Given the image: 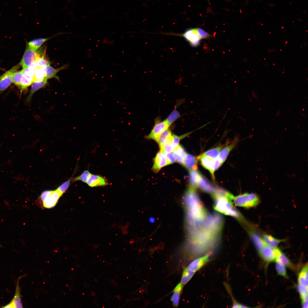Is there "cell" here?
<instances>
[{
	"label": "cell",
	"mask_w": 308,
	"mask_h": 308,
	"mask_svg": "<svg viewBox=\"0 0 308 308\" xmlns=\"http://www.w3.org/2000/svg\"><path fill=\"white\" fill-rule=\"evenodd\" d=\"M237 140L238 139L235 138L231 144L226 146L220 151L217 158L222 163L225 161L230 151L237 143Z\"/></svg>",
	"instance_id": "17"
},
{
	"label": "cell",
	"mask_w": 308,
	"mask_h": 308,
	"mask_svg": "<svg viewBox=\"0 0 308 308\" xmlns=\"http://www.w3.org/2000/svg\"><path fill=\"white\" fill-rule=\"evenodd\" d=\"M252 240L257 250L260 253L267 245L263 238L258 233L252 232L250 234Z\"/></svg>",
	"instance_id": "15"
},
{
	"label": "cell",
	"mask_w": 308,
	"mask_h": 308,
	"mask_svg": "<svg viewBox=\"0 0 308 308\" xmlns=\"http://www.w3.org/2000/svg\"><path fill=\"white\" fill-rule=\"evenodd\" d=\"M211 253L208 252L194 260L190 263L188 268L195 272L198 271L208 262Z\"/></svg>",
	"instance_id": "9"
},
{
	"label": "cell",
	"mask_w": 308,
	"mask_h": 308,
	"mask_svg": "<svg viewBox=\"0 0 308 308\" xmlns=\"http://www.w3.org/2000/svg\"><path fill=\"white\" fill-rule=\"evenodd\" d=\"M299 285L308 287V266L307 264L300 272L298 278Z\"/></svg>",
	"instance_id": "22"
},
{
	"label": "cell",
	"mask_w": 308,
	"mask_h": 308,
	"mask_svg": "<svg viewBox=\"0 0 308 308\" xmlns=\"http://www.w3.org/2000/svg\"><path fill=\"white\" fill-rule=\"evenodd\" d=\"M222 148L221 146H218L207 151L202 155L213 159H217Z\"/></svg>",
	"instance_id": "30"
},
{
	"label": "cell",
	"mask_w": 308,
	"mask_h": 308,
	"mask_svg": "<svg viewBox=\"0 0 308 308\" xmlns=\"http://www.w3.org/2000/svg\"><path fill=\"white\" fill-rule=\"evenodd\" d=\"M198 29L202 39L210 37L209 34L203 29L199 28H198Z\"/></svg>",
	"instance_id": "45"
},
{
	"label": "cell",
	"mask_w": 308,
	"mask_h": 308,
	"mask_svg": "<svg viewBox=\"0 0 308 308\" xmlns=\"http://www.w3.org/2000/svg\"><path fill=\"white\" fill-rule=\"evenodd\" d=\"M36 62L37 67L42 68L44 66H50V62L44 58L43 56H41L36 52Z\"/></svg>",
	"instance_id": "32"
},
{
	"label": "cell",
	"mask_w": 308,
	"mask_h": 308,
	"mask_svg": "<svg viewBox=\"0 0 308 308\" xmlns=\"http://www.w3.org/2000/svg\"><path fill=\"white\" fill-rule=\"evenodd\" d=\"M34 72L33 82L41 81L46 78V73L42 68L37 67L34 70Z\"/></svg>",
	"instance_id": "31"
},
{
	"label": "cell",
	"mask_w": 308,
	"mask_h": 308,
	"mask_svg": "<svg viewBox=\"0 0 308 308\" xmlns=\"http://www.w3.org/2000/svg\"><path fill=\"white\" fill-rule=\"evenodd\" d=\"M56 189L52 191L50 195L42 202L44 208H50L54 207L60 198L62 196Z\"/></svg>",
	"instance_id": "11"
},
{
	"label": "cell",
	"mask_w": 308,
	"mask_h": 308,
	"mask_svg": "<svg viewBox=\"0 0 308 308\" xmlns=\"http://www.w3.org/2000/svg\"><path fill=\"white\" fill-rule=\"evenodd\" d=\"M22 75L33 82L34 76V70L29 68H25L21 70Z\"/></svg>",
	"instance_id": "35"
},
{
	"label": "cell",
	"mask_w": 308,
	"mask_h": 308,
	"mask_svg": "<svg viewBox=\"0 0 308 308\" xmlns=\"http://www.w3.org/2000/svg\"><path fill=\"white\" fill-rule=\"evenodd\" d=\"M197 159L192 155L186 154L184 159L183 165L190 170L196 169Z\"/></svg>",
	"instance_id": "16"
},
{
	"label": "cell",
	"mask_w": 308,
	"mask_h": 308,
	"mask_svg": "<svg viewBox=\"0 0 308 308\" xmlns=\"http://www.w3.org/2000/svg\"><path fill=\"white\" fill-rule=\"evenodd\" d=\"M1 307L5 308H15V307H14V305H13V302H12V301H11L8 304H7V305H5V306L2 307Z\"/></svg>",
	"instance_id": "46"
},
{
	"label": "cell",
	"mask_w": 308,
	"mask_h": 308,
	"mask_svg": "<svg viewBox=\"0 0 308 308\" xmlns=\"http://www.w3.org/2000/svg\"><path fill=\"white\" fill-rule=\"evenodd\" d=\"M276 260L278 261L285 266L289 268H292V264L289 260L282 253Z\"/></svg>",
	"instance_id": "38"
},
{
	"label": "cell",
	"mask_w": 308,
	"mask_h": 308,
	"mask_svg": "<svg viewBox=\"0 0 308 308\" xmlns=\"http://www.w3.org/2000/svg\"><path fill=\"white\" fill-rule=\"evenodd\" d=\"M165 157L170 164L174 163L176 161V159L173 154L170 153H167L166 152H162Z\"/></svg>",
	"instance_id": "43"
},
{
	"label": "cell",
	"mask_w": 308,
	"mask_h": 308,
	"mask_svg": "<svg viewBox=\"0 0 308 308\" xmlns=\"http://www.w3.org/2000/svg\"><path fill=\"white\" fill-rule=\"evenodd\" d=\"M260 255L265 261L270 262L276 260L274 248L266 245L260 252Z\"/></svg>",
	"instance_id": "13"
},
{
	"label": "cell",
	"mask_w": 308,
	"mask_h": 308,
	"mask_svg": "<svg viewBox=\"0 0 308 308\" xmlns=\"http://www.w3.org/2000/svg\"><path fill=\"white\" fill-rule=\"evenodd\" d=\"M71 179H70L65 181L57 189L58 190L61 194L62 195L68 188L70 183Z\"/></svg>",
	"instance_id": "40"
},
{
	"label": "cell",
	"mask_w": 308,
	"mask_h": 308,
	"mask_svg": "<svg viewBox=\"0 0 308 308\" xmlns=\"http://www.w3.org/2000/svg\"><path fill=\"white\" fill-rule=\"evenodd\" d=\"M212 196L214 201V208L215 210L225 215L242 219L241 214L233 207L231 202L233 196L232 194L227 196L212 194Z\"/></svg>",
	"instance_id": "2"
},
{
	"label": "cell",
	"mask_w": 308,
	"mask_h": 308,
	"mask_svg": "<svg viewBox=\"0 0 308 308\" xmlns=\"http://www.w3.org/2000/svg\"><path fill=\"white\" fill-rule=\"evenodd\" d=\"M180 117V113L176 109H175L164 120L170 126Z\"/></svg>",
	"instance_id": "29"
},
{
	"label": "cell",
	"mask_w": 308,
	"mask_h": 308,
	"mask_svg": "<svg viewBox=\"0 0 308 308\" xmlns=\"http://www.w3.org/2000/svg\"><path fill=\"white\" fill-rule=\"evenodd\" d=\"M170 164L169 162L161 151L158 153L154 159L153 167L154 171L157 172L162 167Z\"/></svg>",
	"instance_id": "12"
},
{
	"label": "cell",
	"mask_w": 308,
	"mask_h": 308,
	"mask_svg": "<svg viewBox=\"0 0 308 308\" xmlns=\"http://www.w3.org/2000/svg\"><path fill=\"white\" fill-rule=\"evenodd\" d=\"M91 174L88 170H85L80 175L74 178L72 180L74 181H81L86 183Z\"/></svg>",
	"instance_id": "34"
},
{
	"label": "cell",
	"mask_w": 308,
	"mask_h": 308,
	"mask_svg": "<svg viewBox=\"0 0 308 308\" xmlns=\"http://www.w3.org/2000/svg\"><path fill=\"white\" fill-rule=\"evenodd\" d=\"M198 186L203 191L212 194L216 188L204 177L201 175L198 183Z\"/></svg>",
	"instance_id": "14"
},
{
	"label": "cell",
	"mask_w": 308,
	"mask_h": 308,
	"mask_svg": "<svg viewBox=\"0 0 308 308\" xmlns=\"http://www.w3.org/2000/svg\"><path fill=\"white\" fill-rule=\"evenodd\" d=\"M36 52L30 48L28 45L26 49L20 63L23 68H29L33 64L36 62Z\"/></svg>",
	"instance_id": "8"
},
{
	"label": "cell",
	"mask_w": 308,
	"mask_h": 308,
	"mask_svg": "<svg viewBox=\"0 0 308 308\" xmlns=\"http://www.w3.org/2000/svg\"><path fill=\"white\" fill-rule=\"evenodd\" d=\"M194 131L186 133L180 136L173 134L172 145L173 150H174L179 145V142L181 139L187 137Z\"/></svg>",
	"instance_id": "37"
},
{
	"label": "cell",
	"mask_w": 308,
	"mask_h": 308,
	"mask_svg": "<svg viewBox=\"0 0 308 308\" xmlns=\"http://www.w3.org/2000/svg\"><path fill=\"white\" fill-rule=\"evenodd\" d=\"M263 238L267 245L273 248H276L279 244L283 241L277 239L267 234H264Z\"/></svg>",
	"instance_id": "24"
},
{
	"label": "cell",
	"mask_w": 308,
	"mask_h": 308,
	"mask_svg": "<svg viewBox=\"0 0 308 308\" xmlns=\"http://www.w3.org/2000/svg\"><path fill=\"white\" fill-rule=\"evenodd\" d=\"M19 64L0 76V92L7 89L12 82L13 74L19 68Z\"/></svg>",
	"instance_id": "7"
},
{
	"label": "cell",
	"mask_w": 308,
	"mask_h": 308,
	"mask_svg": "<svg viewBox=\"0 0 308 308\" xmlns=\"http://www.w3.org/2000/svg\"><path fill=\"white\" fill-rule=\"evenodd\" d=\"M195 272L189 269L188 267L183 270L181 280L183 285L186 284L190 280Z\"/></svg>",
	"instance_id": "28"
},
{
	"label": "cell",
	"mask_w": 308,
	"mask_h": 308,
	"mask_svg": "<svg viewBox=\"0 0 308 308\" xmlns=\"http://www.w3.org/2000/svg\"><path fill=\"white\" fill-rule=\"evenodd\" d=\"M169 127L165 120L161 121L159 117H157L155 119L154 125L150 133L146 138L156 141L160 135Z\"/></svg>",
	"instance_id": "6"
},
{
	"label": "cell",
	"mask_w": 308,
	"mask_h": 308,
	"mask_svg": "<svg viewBox=\"0 0 308 308\" xmlns=\"http://www.w3.org/2000/svg\"><path fill=\"white\" fill-rule=\"evenodd\" d=\"M32 83V82L25 78L23 75L22 76L20 84V87L22 90L26 89Z\"/></svg>",
	"instance_id": "42"
},
{
	"label": "cell",
	"mask_w": 308,
	"mask_h": 308,
	"mask_svg": "<svg viewBox=\"0 0 308 308\" xmlns=\"http://www.w3.org/2000/svg\"><path fill=\"white\" fill-rule=\"evenodd\" d=\"M22 76L21 71L15 72L13 75L12 82L16 85L20 86Z\"/></svg>",
	"instance_id": "41"
},
{
	"label": "cell",
	"mask_w": 308,
	"mask_h": 308,
	"mask_svg": "<svg viewBox=\"0 0 308 308\" xmlns=\"http://www.w3.org/2000/svg\"><path fill=\"white\" fill-rule=\"evenodd\" d=\"M173 134L171 131L168 128L160 135L156 141L158 143L160 146L171 138L172 137Z\"/></svg>",
	"instance_id": "25"
},
{
	"label": "cell",
	"mask_w": 308,
	"mask_h": 308,
	"mask_svg": "<svg viewBox=\"0 0 308 308\" xmlns=\"http://www.w3.org/2000/svg\"><path fill=\"white\" fill-rule=\"evenodd\" d=\"M191 46L195 47L198 46L202 38L198 28L190 29L180 35Z\"/></svg>",
	"instance_id": "5"
},
{
	"label": "cell",
	"mask_w": 308,
	"mask_h": 308,
	"mask_svg": "<svg viewBox=\"0 0 308 308\" xmlns=\"http://www.w3.org/2000/svg\"><path fill=\"white\" fill-rule=\"evenodd\" d=\"M47 79L45 78L42 80L34 82L32 83L31 90L27 100L28 102L31 101L33 94L36 91L45 86L47 83Z\"/></svg>",
	"instance_id": "19"
},
{
	"label": "cell",
	"mask_w": 308,
	"mask_h": 308,
	"mask_svg": "<svg viewBox=\"0 0 308 308\" xmlns=\"http://www.w3.org/2000/svg\"><path fill=\"white\" fill-rule=\"evenodd\" d=\"M67 65L63 66L58 68H54L50 66H46L42 68L46 73V78L47 79L55 78L57 79L58 78L56 76L57 73L59 71L66 68Z\"/></svg>",
	"instance_id": "18"
},
{
	"label": "cell",
	"mask_w": 308,
	"mask_h": 308,
	"mask_svg": "<svg viewBox=\"0 0 308 308\" xmlns=\"http://www.w3.org/2000/svg\"><path fill=\"white\" fill-rule=\"evenodd\" d=\"M201 165L210 173L212 179H214V173L222 164L218 159H213L201 155L197 157Z\"/></svg>",
	"instance_id": "4"
},
{
	"label": "cell",
	"mask_w": 308,
	"mask_h": 308,
	"mask_svg": "<svg viewBox=\"0 0 308 308\" xmlns=\"http://www.w3.org/2000/svg\"><path fill=\"white\" fill-rule=\"evenodd\" d=\"M232 200L236 206L247 208L257 205L259 199L256 194L246 193L236 196H233Z\"/></svg>",
	"instance_id": "3"
},
{
	"label": "cell",
	"mask_w": 308,
	"mask_h": 308,
	"mask_svg": "<svg viewBox=\"0 0 308 308\" xmlns=\"http://www.w3.org/2000/svg\"><path fill=\"white\" fill-rule=\"evenodd\" d=\"M86 183L91 187H104L109 184L107 179L99 175L91 174Z\"/></svg>",
	"instance_id": "10"
},
{
	"label": "cell",
	"mask_w": 308,
	"mask_h": 308,
	"mask_svg": "<svg viewBox=\"0 0 308 308\" xmlns=\"http://www.w3.org/2000/svg\"><path fill=\"white\" fill-rule=\"evenodd\" d=\"M172 153L176 161L179 163L183 165L184 159L186 153L183 147L180 145H179Z\"/></svg>",
	"instance_id": "20"
},
{
	"label": "cell",
	"mask_w": 308,
	"mask_h": 308,
	"mask_svg": "<svg viewBox=\"0 0 308 308\" xmlns=\"http://www.w3.org/2000/svg\"><path fill=\"white\" fill-rule=\"evenodd\" d=\"M201 174L196 169L190 170L189 172V183L191 187L195 188Z\"/></svg>",
	"instance_id": "23"
},
{
	"label": "cell",
	"mask_w": 308,
	"mask_h": 308,
	"mask_svg": "<svg viewBox=\"0 0 308 308\" xmlns=\"http://www.w3.org/2000/svg\"><path fill=\"white\" fill-rule=\"evenodd\" d=\"M302 303L303 307V308H307L308 307V298L305 300L302 301Z\"/></svg>",
	"instance_id": "47"
},
{
	"label": "cell",
	"mask_w": 308,
	"mask_h": 308,
	"mask_svg": "<svg viewBox=\"0 0 308 308\" xmlns=\"http://www.w3.org/2000/svg\"><path fill=\"white\" fill-rule=\"evenodd\" d=\"M173 136L169 140L163 145L160 146V151L161 152L170 153L173 151L172 147Z\"/></svg>",
	"instance_id": "33"
},
{
	"label": "cell",
	"mask_w": 308,
	"mask_h": 308,
	"mask_svg": "<svg viewBox=\"0 0 308 308\" xmlns=\"http://www.w3.org/2000/svg\"><path fill=\"white\" fill-rule=\"evenodd\" d=\"M52 190H46L43 192L40 196V200L43 202L50 194Z\"/></svg>",
	"instance_id": "44"
},
{
	"label": "cell",
	"mask_w": 308,
	"mask_h": 308,
	"mask_svg": "<svg viewBox=\"0 0 308 308\" xmlns=\"http://www.w3.org/2000/svg\"><path fill=\"white\" fill-rule=\"evenodd\" d=\"M276 268L278 274L285 277L287 278L285 266L277 260H276Z\"/></svg>",
	"instance_id": "36"
},
{
	"label": "cell",
	"mask_w": 308,
	"mask_h": 308,
	"mask_svg": "<svg viewBox=\"0 0 308 308\" xmlns=\"http://www.w3.org/2000/svg\"><path fill=\"white\" fill-rule=\"evenodd\" d=\"M22 277H19L17 281L15 295L11 301L15 308L23 307L21 298V288L19 285V280Z\"/></svg>",
	"instance_id": "21"
},
{
	"label": "cell",
	"mask_w": 308,
	"mask_h": 308,
	"mask_svg": "<svg viewBox=\"0 0 308 308\" xmlns=\"http://www.w3.org/2000/svg\"><path fill=\"white\" fill-rule=\"evenodd\" d=\"M195 189L190 187L185 195L188 212V220L190 224L201 222L206 216V210Z\"/></svg>",
	"instance_id": "1"
},
{
	"label": "cell",
	"mask_w": 308,
	"mask_h": 308,
	"mask_svg": "<svg viewBox=\"0 0 308 308\" xmlns=\"http://www.w3.org/2000/svg\"><path fill=\"white\" fill-rule=\"evenodd\" d=\"M297 289L300 295L302 301L308 298V287L298 285Z\"/></svg>",
	"instance_id": "39"
},
{
	"label": "cell",
	"mask_w": 308,
	"mask_h": 308,
	"mask_svg": "<svg viewBox=\"0 0 308 308\" xmlns=\"http://www.w3.org/2000/svg\"><path fill=\"white\" fill-rule=\"evenodd\" d=\"M49 38H41L34 39L29 42L28 45L31 49L36 52L42 44Z\"/></svg>",
	"instance_id": "27"
},
{
	"label": "cell",
	"mask_w": 308,
	"mask_h": 308,
	"mask_svg": "<svg viewBox=\"0 0 308 308\" xmlns=\"http://www.w3.org/2000/svg\"><path fill=\"white\" fill-rule=\"evenodd\" d=\"M182 287V284L180 283L174 289L173 294L171 298V300L173 302V305L175 307L178 305L180 293Z\"/></svg>",
	"instance_id": "26"
}]
</instances>
